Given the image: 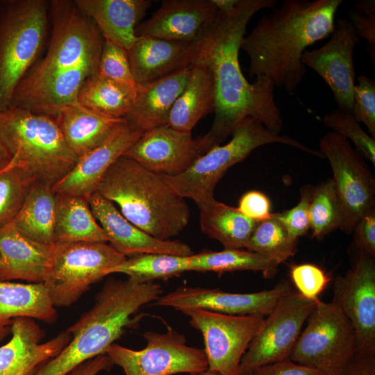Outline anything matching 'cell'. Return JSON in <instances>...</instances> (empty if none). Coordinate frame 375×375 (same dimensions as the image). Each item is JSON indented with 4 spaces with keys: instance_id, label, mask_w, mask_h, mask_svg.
I'll return each instance as SVG.
<instances>
[{
    "instance_id": "obj_1",
    "label": "cell",
    "mask_w": 375,
    "mask_h": 375,
    "mask_svg": "<svg viewBox=\"0 0 375 375\" xmlns=\"http://www.w3.org/2000/svg\"><path fill=\"white\" fill-rule=\"evenodd\" d=\"M276 3V0H238L232 11H218L215 21L199 38L193 62L203 64L210 70L215 92L212 126L204 135L196 138L201 155L219 145L248 117L280 134L283 119L274 99V85L265 77H256L249 83L239 62V51L249 22L258 11L273 10Z\"/></svg>"
},
{
    "instance_id": "obj_2",
    "label": "cell",
    "mask_w": 375,
    "mask_h": 375,
    "mask_svg": "<svg viewBox=\"0 0 375 375\" xmlns=\"http://www.w3.org/2000/svg\"><path fill=\"white\" fill-rule=\"evenodd\" d=\"M342 0H285L263 15L240 49L249 58L250 77H265L289 93L302 81L306 48L333 33Z\"/></svg>"
},
{
    "instance_id": "obj_3",
    "label": "cell",
    "mask_w": 375,
    "mask_h": 375,
    "mask_svg": "<svg viewBox=\"0 0 375 375\" xmlns=\"http://www.w3.org/2000/svg\"><path fill=\"white\" fill-rule=\"evenodd\" d=\"M162 292L154 281L108 279L93 306L67 329L72 335L69 343L34 375H68L87 360L106 354L127 328L138 325L142 317L136 315L140 308L154 302Z\"/></svg>"
},
{
    "instance_id": "obj_4",
    "label": "cell",
    "mask_w": 375,
    "mask_h": 375,
    "mask_svg": "<svg viewBox=\"0 0 375 375\" xmlns=\"http://www.w3.org/2000/svg\"><path fill=\"white\" fill-rule=\"evenodd\" d=\"M96 192L117 204L131 223L160 240L178 235L190 221L185 199L162 176L124 155L110 166Z\"/></svg>"
},
{
    "instance_id": "obj_5",
    "label": "cell",
    "mask_w": 375,
    "mask_h": 375,
    "mask_svg": "<svg viewBox=\"0 0 375 375\" xmlns=\"http://www.w3.org/2000/svg\"><path fill=\"white\" fill-rule=\"evenodd\" d=\"M0 138L17 165L53 186L78 160L51 116L12 106L0 112Z\"/></svg>"
},
{
    "instance_id": "obj_6",
    "label": "cell",
    "mask_w": 375,
    "mask_h": 375,
    "mask_svg": "<svg viewBox=\"0 0 375 375\" xmlns=\"http://www.w3.org/2000/svg\"><path fill=\"white\" fill-rule=\"evenodd\" d=\"M49 1H0V112L35 65L50 25Z\"/></svg>"
},
{
    "instance_id": "obj_7",
    "label": "cell",
    "mask_w": 375,
    "mask_h": 375,
    "mask_svg": "<svg viewBox=\"0 0 375 375\" xmlns=\"http://www.w3.org/2000/svg\"><path fill=\"white\" fill-rule=\"evenodd\" d=\"M231 135L228 143L216 146L200 156L182 174H161L165 182L181 197L191 199L200 207L215 199V186L228 169L262 145L280 143L324 158L319 150L312 149L290 136L274 133L251 117L245 119Z\"/></svg>"
},
{
    "instance_id": "obj_8",
    "label": "cell",
    "mask_w": 375,
    "mask_h": 375,
    "mask_svg": "<svg viewBox=\"0 0 375 375\" xmlns=\"http://www.w3.org/2000/svg\"><path fill=\"white\" fill-rule=\"evenodd\" d=\"M51 34L46 54L17 88L29 87L87 60L98 59L104 42L94 23L74 1H49Z\"/></svg>"
},
{
    "instance_id": "obj_9",
    "label": "cell",
    "mask_w": 375,
    "mask_h": 375,
    "mask_svg": "<svg viewBox=\"0 0 375 375\" xmlns=\"http://www.w3.org/2000/svg\"><path fill=\"white\" fill-rule=\"evenodd\" d=\"M126 258L106 242L54 243L43 284L55 307H67Z\"/></svg>"
},
{
    "instance_id": "obj_10",
    "label": "cell",
    "mask_w": 375,
    "mask_h": 375,
    "mask_svg": "<svg viewBox=\"0 0 375 375\" xmlns=\"http://www.w3.org/2000/svg\"><path fill=\"white\" fill-rule=\"evenodd\" d=\"M290 359L337 375L358 351L354 329L342 310L319 300L307 319Z\"/></svg>"
},
{
    "instance_id": "obj_11",
    "label": "cell",
    "mask_w": 375,
    "mask_h": 375,
    "mask_svg": "<svg viewBox=\"0 0 375 375\" xmlns=\"http://www.w3.org/2000/svg\"><path fill=\"white\" fill-rule=\"evenodd\" d=\"M319 144L320 152L329 161L340 203V228L351 233L359 220L374 209V178L362 155L346 138L330 131L321 138Z\"/></svg>"
},
{
    "instance_id": "obj_12",
    "label": "cell",
    "mask_w": 375,
    "mask_h": 375,
    "mask_svg": "<svg viewBox=\"0 0 375 375\" xmlns=\"http://www.w3.org/2000/svg\"><path fill=\"white\" fill-rule=\"evenodd\" d=\"M143 337L147 345L140 350L114 343L106 351L125 375L191 374L208 370L204 350L188 346L185 335L173 328L168 326L166 333L147 331Z\"/></svg>"
},
{
    "instance_id": "obj_13",
    "label": "cell",
    "mask_w": 375,
    "mask_h": 375,
    "mask_svg": "<svg viewBox=\"0 0 375 375\" xmlns=\"http://www.w3.org/2000/svg\"><path fill=\"white\" fill-rule=\"evenodd\" d=\"M181 311L202 334L208 369L220 375H240L241 360L265 317L226 315L200 308Z\"/></svg>"
},
{
    "instance_id": "obj_14",
    "label": "cell",
    "mask_w": 375,
    "mask_h": 375,
    "mask_svg": "<svg viewBox=\"0 0 375 375\" xmlns=\"http://www.w3.org/2000/svg\"><path fill=\"white\" fill-rule=\"evenodd\" d=\"M317 302L305 299L294 290L283 297L264 319L244 354L240 365V374L290 358L302 327Z\"/></svg>"
},
{
    "instance_id": "obj_15",
    "label": "cell",
    "mask_w": 375,
    "mask_h": 375,
    "mask_svg": "<svg viewBox=\"0 0 375 375\" xmlns=\"http://www.w3.org/2000/svg\"><path fill=\"white\" fill-rule=\"evenodd\" d=\"M293 290L282 280L273 288L252 293H233L218 288L179 287L160 296L153 305L176 310L200 308L232 315L267 317L280 299Z\"/></svg>"
},
{
    "instance_id": "obj_16",
    "label": "cell",
    "mask_w": 375,
    "mask_h": 375,
    "mask_svg": "<svg viewBox=\"0 0 375 375\" xmlns=\"http://www.w3.org/2000/svg\"><path fill=\"white\" fill-rule=\"evenodd\" d=\"M331 35L319 48L306 49L301 61L330 88L338 109L351 112L356 85L353 56L359 37L350 21L344 18L337 20Z\"/></svg>"
},
{
    "instance_id": "obj_17",
    "label": "cell",
    "mask_w": 375,
    "mask_h": 375,
    "mask_svg": "<svg viewBox=\"0 0 375 375\" xmlns=\"http://www.w3.org/2000/svg\"><path fill=\"white\" fill-rule=\"evenodd\" d=\"M332 302L351 322L358 351L375 353V263L360 251L355 266L333 284Z\"/></svg>"
},
{
    "instance_id": "obj_18",
    "label": "cell",
    "mask_w": 375,
    "mask_h": 375,
    "mask_svg": "<svg viewBox=\"0 0 375 375\" xmlns=\"http://www.w3.org/2000/svg\"><path fill=\"white\" fill-rule=\"evenodd\" d=\"M157 174L176 176L201 156L191 133L168 125L145 131L123 154Z\"/></svg>"
},
{
    "instance_id": "obj_19",
    "label": "cell",
    "mask_w": 375,
    "mask_h": 375,
    "mask_svg": "<svg viewBox=\"0 0 375 375\" xmlns=\"http://www.w3.org/2000/svg\"><path fill=\"white\" fill-rule=\"evenodd\" d=\"M93 215L103 230L108 242L126 257L144 253H164L187 256L193 254L191 247L179 240L156 238L127 220L115 204L99 193L88 200Z\"/></svg>"
},
{
    "instance_id": "obj_20",
    "label": "cell",
    "mask_w": 375,
    "mask_h": 375,
    "mask_svg": "<svg viewBox=\"0 0 375 375\" xmlns=\"http://www.w3.org/2000/svg\"><path fill=\"white\" fill-rule=\"evenodd\" d=\"M144 132L126 119L101 144L78 159L72 170L53 186L54 192L89 200L110 166Z\"/></svg>"
},
{
    "instance_id": "obj_21",
    "label": "cell",
    "mask_w": 375,
    "mask_h": 375,
    "mask_svg": "<svg viewBox=\"0 0 375 375\" xmlns=\"http://www.w3.org/2000/svg\"><path fill=\"white\" fill-rule=\"evenodd\" d=\"M10 332V340L0 347V375H34L72 338L66 330L42 343L43 330L34 319L27 317L15 319Z\"/></svg>"
},
{
    "instance_id": "obj_22",
    "label": "cell",
    "mask_w": 375,
    "mask_h": 375,
    "mask_svg": "<svg viewBox=\"0 0 375 375\" xmlns=\"http://www.w3.org/2000/svg\"><path fill=\"white\" fill-rule=\"evenodd\" d=\"M217 13L212 0L163 1L149 19L140 23L136 35L191 43L208 28Z\"/></svg>"
},
{
    "instance_id": "obj_23",
    "label": "cell",
    "mask_w": 375,
    "mask_h": 375,
    "mask_svg": "<svg viewBox=\"0 0 375 375\" xmlns=\"http://www.w3.org/2000/svg\"><path fill=\"white\" fill-rule=\"evenodd\" d=\"M199 38L191 43L151 36H137L127 50L133 76L137 85L147 84L191 66Z\"/></svg>"
},
{
    "instance_id": "obj_24",
    "label": "cell",
    "mask_w": 375,
    "mask_h": 375,
    "mask_svg": "<svg viewBox=\"0 0 375 375\" xmlns=\"http://www.w3.org/2000/svg\"><path fill=\"white\" fill-rule=\"evenodd\" d=\"M99 60H89L35 85L17 88L11 106L55 117L61 108L77 101L83 82L97 74Z\"/></svg>"
},
{
    "instance_id": "obj_25",
    "label": "cell",
    "mask_w": 375,
    "mask_h": 375,
    "mask_svg": "<svg viewBox=\"0 0 375 375\" xmlns=\"http://www.w3.org/2000/svg\"><path fill=\"white\" fill-rule=\"evenodd\" d=\"M53 244H41L20 234L10 224L0 228V281L43 283L49 271Z\"/></svg>"
},
{
    "instance_id": "obj_26",
    "label": "cell",
    "mask_w": 375,
    "mask_h": 375,
    "mask_svg": "<svg viewBox=\"0 0 375 375\" xmlns=\"http://www.w3.org/2000/svg\"><path fill=\"white\" fill-rule=\"evenodd\" d=\"M77 8L96 25L104 40L128 50L136 28L151 2L147 0H75Z\"/></svg>"
},
{
    "instance_id": "obj_27",
    "label": "cell",
    "mask_w": 375,
    "mask_h": 375,
    "mask_svg": "<svg viewBox=\"0 0 375 375\" xmlns=\"http://www.w3.org/2000/svg\"><path fill=\"white\" fill-rule=\"evenodd\" d=\"M191 66L165 78L137 85L132 108L126 119L143 131L168 125L172 107L183 91Z\"/></svg>"
},
{
    "instance_id": "obj_28",
    "label": "cell",
    "mask_w": 375,
    "mask_h": 375,
    "mask_svg": "<svg viewBox=\"0 0 375 375\" xmlns=\"http://www.w3.org/2000/svg\"><path fill=\"white\" fill-rule=\"evenodd\" d=\"M54 118L78 159L101 144L126 121L101 115L77 101L61 108Z\"/></svg>"
},
{
    "instance_id": "obj_29",
    "label": "cell",
    "mask_w": 375,
    "mask_h": 375,
    "mask_svg": "<svg viewBox=\"0 0 375 375\" xmlns=\"http://www.w3.org/2000/svg\"><path fill=\"white\" fill-rule=\"evenodd\" d=\"M58 315L43 283L0 281V342L11 331L17 318L53 323Z\"/></svg>"
},
{
    "instance_id": "obj_30",
    "label": "cell",
    "mask_w": 375,
    "mask_h": 375,
    "mask_svg": "<svg viewBox=\"0 0 375 375\" xmlns=\"http://www.w3.org/2000/svg\"><path fill=\"white\" fill-rule=\"evenodd\" d=\"M215 92L210 70L193 62L188 83L171 110L168 126L181 132L191 133L197 122L214 112Z\"/></svg>"
},
{
    "instance_id": "obj_31",
    "label": "cell",
    "mask_w": 375,
    "mask_h": 375,
    "mask_svg": "<svg viewBox=\"0 0 375 375\" xmlns=\"http://www.w3.org/2000/svg\"><path fill=\"white\" fill-rule=\"evenodd\" d=\"M56 193L53 185L35 180L17 217L13 227L35 242L54 244Z\"/></svg>"
},
{
    "instance_id": "obj_32",
    "label": "cell",
    "mask_w": 375,
    "mask_h": 375,
    "mask_svg": "<svg viewBox=\"0 0 375 375\" xmlns=\"http://www.w3.org/2000/svg\"><path fill=\"white\" fill-rule=\"evenodd\" d=\"M108 242V238L93 215L88 200L56 194L54 243Z\"/></svg>"
},
{
    "instance_id": "obj_33",
    "label": "cell",
    "mask_w": 375,
    "mask_h": 375,
    "mask_svg": "<svg viewBox=\"0 0 375 375\" xmlns=\"http://www.w3.org/2000/svg\"><path fill=\"white\" fill-rule=\"evenodd\" d=\"M199 208L203 233L219 241L224 249L247 248L257 222L242 214L237 208L215 199Z\"/></svg>"
},
{
    "instance_id": "obj_34",
    "label": "cell",
    "mask_w": 375,
    "mask_h": 375,
    "mask_svg": "<svg viewBox=\"0 0 375 375\" xmlns=\"http://www.w3.org/2000/svg\"><path fill=\"white\" fill-rule=\"evenodd\" d=\"M136 88L137 85L132 87L96 74L83 82L77 102L104 116L125 119L132 108Z\"/></svg>"
},
{
    "instance_id": "obj_35",
    "label": "cell",
    "mask_w": 375,
    "mask_h": 375,
    "mask_svg": "<svg viewBox=\"0 0 375 375\" xmlns=\"http://www.w3.org/2000/svg\"><path fill=\"white\" fill-rule=\"evenodd\" d=\"M280 264L255 252L224 249L206 251L188 256V272H214L219 274L235 271L261 272L265 278H273Z\"/></svg>"
},
{
    "instance_id": "obj_36",
    "label": "cell",
    "mask_w": 375,
    "mask_h": 375,
    "mask_svg": "<svg viewBox=\"0 0 375 375\" xmlns=\"http://www.w3.org/2000/svg\"><path fill=\"white\" fill-rule=\"evenodd\" d=\"M188 256L164 253H144L128 257L113 273L126 274L142 281L167 279L188 272Z\"/></svg>"
},
{
    "instance_id": "obj_37",
    "label": "cell",
    "mask_w": 375,
    "mask_h": 375,
    "mask_svg": "<svg viewBox=\"0 0 375 375\" xmlns=\"http://www.w3.org/2000/svg\"><path fill=\"white\" fill-rule=\"evenodd\" d=\"M309 215L312 238L317 240L340 227L342 210L332 178L313 187Z\"/></svg>"
},
{
    "instance_id": "obj_38",
    "label": "cell",
    "mask_w": 375,
    "mask_h": 375,
    "mask_svg": "<svg viewBox=\"0 0 375 375\" xmlns=\"http://www.w3.org/2000/svg\"><path fill=\"white\" fill-rule=\"evenodd\" d=\"M297 242L288 235L274 213L271 218L257 223L246 249L281 264L296 253Z\"/></svg>"
},
{
    "instance_id": "obj_39",
    "label": "cell",
    "mask_w": 375,
    "mask_h": 375,
    "mask_svg": "<svg viewBox=\"0 0 375 375\" xmlns=\"http://www.w3.org/2000/svg\"><path fill=\"white\" fill-rule=\"evenodd\" d=\"M35 180L13 160L0 172V228L11 224L17 217Z\"/></svg>"
},
{
    "instance_id": "obj_40",
    "label": "cell",
    "mask_w": 375,
    "mask_h": 375,
    "mask_svg": "<svg viewBox=\"0 0 375 375\" xmlns=\"http://www.w3.org/2000/svg\"><path fill=\"white\" fill-rule=\"evenodd\" d=\"M322 122L333 132L351 140L356 150L375 165V138L362 129L351 112L337 109L326 114Z\"/></svg>"
},
{
    "instance_id": "obj_41",
    "label": "cell",
    "mask_w": 375,
    "mask_h": 375,
    "mask_svg": "<svg viewBox=\"0 0 375 375\" xmlns=\"http://www.w3.org/2000/svg\"><path fill=\"white\" fill-rule=\"evenodd\" d=\"M97 74L120 83L135 87L127 50L108 40H104Z\"/></svg>"
},
{
    "instance_id": "obj_42",
    "label": "cell",
    "mask_w": 375,
    "mask_h": 375,
    "mask_svg": "<svg viewBox=\"0 0 375 375\" xmlns=\"http://www.w3.org/2000/svg\"><path fill=\"white\" fill-rule=\"evenodd\" d=\"M290 275L297 292L306 299L318 301L331 278L320 267L312 263H301L290 267Z\"/></svg>"
},
{
    "instance_id": "obj_43",
    "label": "cell",
    "mask_w": 375,
    "mask_h": 375,
    "mask_svg": "<svg viewBox=\"0 0 375 375\" xmlns=\"http://www.w3.org/2000/svg\"><path fill=\"white\" fill-rule=\"evenodd\" d=\"M351 112L355 119L363 123L370 135L375 138V81L360 74L357 77V84L353 90Z\"/></svg>"
},
{
    "instance_id": "obj_44",
    "label": "cell",
    "mask_w": 375,
    "mask_h": 375,
    "mask_svg": "<svg viewBox=\"0 0 375 375\" xmlns=\"http://www.w3.org/2000/svg\"><path fill=\"white\" fill-rule=\"evenodd\" d=\"M313 185H306L300 190V199L290 210L274 213V217L281 223L288 235L297 240L306 235L310 229L309 208Z\"/></svg>"
},
{
    "instance_id": "obj_45",
    "label": "cell",
    "mask_w": 375,
    "mask_h": 375,
    "mask_svg": "<svg viewBox=\"0 0 375 375\" xmlns=\"http://www.w3.org/2000/svg\"><path fill=\"white\" fill-rule=\"evenodd\" d=\"M238 210L248 218L260 222L271 218V202L267 196L257 190L244 193L239 200Z\"/></svg>"
},
{
    "instance_id": "obj_46",
    "label": "cell",
    "mask_w": 375,
    "mask_h": 375,
    "mask_svg": "<svg viewBox=\"0 0 375 375\" xmlns=\"http://www.w3.org/2000/svg\"><path fill=\"white\" fill-rule=\"evenodd\" d=\"M353 240L360 251L375 256V210L364 215L353 231Z\"/></svg>"
},
{
    "instance_id": "obj_47",
    "label": "cell",
    "mask_w": 375,
    "mask_h": 375,
    "mask_svg": "<svg viewBox=\"0 0 375 375\" xmlns=\"http://www.w3.org/2000/svg\"><path fill=\"white\" fill-rule=\"evenodd\" d=\"M252 375H329L315 368L296 363L290 358L257 367Z\"/></svg>"
},
{
    "instance_id": "obj_48",
    "label": "cell",
    "mask_w": 375,
    "mask_h": 375,
    "mask_svg": "<svg viewBox=\"0 0 375 375\" xmlns=\"http://www.w3.org/2000/svg\"><path fill=\"white\" fill-rule=\"evenodd\" d=\"M349 17L359 38H362L367 41L370 53L374 55L375 15H365L351 10Z\"/></svg>"
},
{
    "instance_id": "obj_49",
    "label": "cell",
    "mask_w": 375,
    "mask_h": 375,
    "mask_svg": "<svg viewBox=\"0 0 375 375\" xmlns=\"http://www.w3.org/2000/svg\"><path fill=\"white\" fill-rule=\"evenodd\" d=\"M337 375H375V353L357 351Z\"/></svg>"
},
{
    "instance_id": "obj_50",
    "label": "cell",
    "mask_w": 375,
    "mask_h": 375,
    "mask_svg": "<svg viewBox=\"0 0 375 375\" xmlns=\"http://www.w3.org/2000/svg\"><path fill=\"white\" fill-rule=\"evenodd\" d=\"M113 365L106 354L99 355L82 363L68 375H97L103 371L109 372Z\"/></svg>"
},
{
    "instance_id": "obj_51",
    "label": "cell",
    "mask_w": 375,
    "mask_h": 375,
    "mask_svg": "<svg viewBox=\"0 0 375 375\" xmlns=\"http://www.w3.org/2000/svg\"><path fill=\"white\" fill-rule=\"evenodd\" d=\"M354 10L365 15H375V1L374 0L356 1Z\"/></svg>"
},
{
    "instance_id": "obj_52",
    "label": "cell",
    "mask_w": 375,
    "mask_h": 375,
    "mask_svg": "<svg viewBox=\"0 0 375 375\" xmlns=\"http://www.w3.org/2000/svg\"><path fill=\"white\" fill-rule=\"evenodd\" d=\"M12 158L0 138V172L8 167Z\"/></svg>"
},
{
    "instance_id": "obj_53",
    "label": "cell",
    "mask_w": 375,
    "mask_h": 375,
    "mask_svg": "<svg viewBox=\"0 0 375 375\" xmlns=\"http://www.w3.org/2000/svg\"><path fill=\"white\" fill-rule=\"evenodd\" d=\"M218 11L228 12L236 6L238 0H212Z\"/></svg>"
},
{
    "instance_id": "obj_54",
    "label": "cell",
    "mask_w": 375,
    "mask_h": 375,
    "mask_svg": "<svg viewBox=\"0 0 375 375\" xmlns=\"http://www.w3.org/2000/svg\"><path fill=\"white\" fill-rule=\"evenodd\" d=\"M190 375H220L216 372H211L210 370H206L205 372H199V373H195V374H191Z\"/></svg>"
},
{
    "instance_id": "obj_55",
    "label": "cell",
    "mask_w": 375,
    "mask_h": 375,
    "mask_svg": "<svg viewBox=\"0 0 375 375\" xmlns=\"http://www.w3.org/2000/svg\"><path fill=\"white\" fill-rule=\"evenodd\" d=\"M240 375H252V372H244L242 374H241Z\"/></svg>"
},
{
    "instance_id": "obj_56",
    "label": "cell",
    "mask_w": 375,
    "mask_h": 375,
    "mask_svg": "<svg viewBox=\"0 0 375 375\" xmlns=\"http://www.w3.org/2000/svg\"><path fill=\"white\" fill-rule=\"evenodd\" d=\"M1 255H0V267H1Z\"/></svg>"
}]
</instances>
